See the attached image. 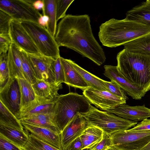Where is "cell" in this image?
I'll use <instances>...</instances> for the list:
<instances>
[{
	"label": "cell",
	"mask_w": 150,
	"mask_h": 150,
	"mask_svg": "<svg viewBox=\"0 0 150 150\" xmlns=\"http://www.w3.org/2000/svg\"><path fill=\"white\" fill-rule=\"evenodd\" d=\"M21 123L26 131L56 148L62 150L61 146V134L48 128Z\"/></svg>",
	"instance_id": "16"
},
{
	"label": "cell",
	"mask_w": 150,
	"mask_h": 150,
	"mask_svg": "<svg viewBox=\"0 0 150 150\" xmlns=\"http://www.w3.org/2000/svg\"><path fill=\"white\" fill-rule=\"evenodd\" d=\"M18 79L21 96V109L35 100L36 96L29 81L25 79Z\"/></svg>",
	"instance_id": "27"
},
{
	"label": "cell",
	"mask_w": 150,
	"mask_h": 150,
	"mask_svg": "<svg viewBox=\"0 0 150 150\" xmlns=\"http://www.w3.org/2000/svg\"><path fill=\"white\" fill-rule=\"evenodd\" d=\"M0 124L24 130L23 127L20 121L1 101Z\"/></svg>",
	"instance_id": "29"
},
{
	"label": "cell",
	"mask_w": 150,
	"mask_h": 150,
	"mask_svg": "<svg viewBox=\"0 0 150 150\" xmlns=\"http://www.w3.org/2000/svg\"><path fill=\"white\" fill-rule=\"evenodd\" d=\"M61 60L64 71V83L83 91L90 88L80 75L74 68L70 62V59L61 57Z\"/></svg>",
	"instance_id": "19"
},
{
	"label": "cell",
	"mask_w": 150,
	"mask_h": 150,
	"mask_svg": "<svg viewBox=\"0 0 150 150\" xmlns=\"http://www.w3.org/2000/svg\"><path fill=\"white\" fill-rule=\"evenodd\" d=\"M9 34L12 43L28 54H41L20 22L13 19L11 20L10 24Z\"/></svg>",
	"instance_id": "10"
},
{
	"label": "cell",
	"mask_w": 150,
	"mask_h": 150,
	"mask_svg": "<svg viewBox=\"0 0 150 150\" xmlns=\"http://www.w3.org/2000/svg\"><path fill=\"white\" fill-rule=\"evenodd\" d=\"M70 61L74 68L80 75L90 88L99 91H107L103 80L85 70L71 60L70 59Z\"/></svg>",
	"instance_id": "25"
},
{
	"label": "cell",
	"mask_w": 150,
	"mask_h": 150,
	"mask_svg": "<svg viewBox=\"0 0 150 150\" xmlns=\"http://www.w3.org/2000/svg\"><path fill=\"white\" fill-rule=\"evenodd\" d=\"M0 101L17 117L21 110V96L18 78H10L0 89Z\"/></svg>",
	"instance_id": "9"
},
{
	"label": "cell",
	"mask_w": 150,
	"mask_h": 150,
	"mask_svg": "<svg viewBox=\"0 0 150 150\" xmlns=\"http://www.w3.org/2000/svg\"><path fill=\"white\" fill-rule=\"evenodd\" d=\"M34 8L37 10H44V0H34L33 4Z\"/></svg>",
	"instance_id": "43"
},
{
	"label": "cell",
	"mask_w": 150,
	"mask_h": 150,
	"mask_svg": "<svg viewBox=\"0 0 150 150\" xmlns=\"http://www.w3.org/2000/svg\"><path fill=\"white\" fill-rule=\"evenodd\" d=\"M130 130L136 132H147L150 131V119H146L137 124Z\"/></svg>",
	"instance_id": "40"
},
{
	"label": "cell",
	"mask_w": 150,
	"mask_h": 150,
	"mask_svg": "<svg viewBox=\"0 0 150 150\" xmlns=\"http://www.w3.org/2000/svg\"><path fill=\"white\" fill-rule=\"evenodd\" d=\"M110 136L112 145L121 150H139L150 142V131L136 132L128 129Z\"/></svg>",
	"instance_id": "8"
},
{
	"label": "cell",
	"mask_w": 150,
	"mask_h": 150,
	"mask_svg": "<svg viewBox=\"0 0 150 150\" xmlns=\"http://www.w3.org/2000/svg\"><path fill=\"white\" fill-rule=\"evenodd\" d=\"M117 59L118 71L129 82L145 93L150 90V54L124 49Z\"/></svg>",
	"instance_id": "2"
},
{
	"label": "cell",
	"mask_w": 150,
	"mask_h": 150,
	"mask_svg": "<svg viewBox=\"0 0 150 150\" xmlns=\"http://www.w3.org/2000/svg\"><path fill=\"white\" fill-rule=\"evenodd\" d=\"M0 133L21 148L25 145L28 139L27 131L1 124Z\"/></svg>",
	"instance_id": "24"
},
{
	"label": "cell",
	"mask_w": 150,
	"mask_h": 150,
	"mask_svg": "<svg viewBox=\"0 0 150 150\" xmlns=\"http://www.w3.org/2000/svg\"><path fill=\"white\" fill-rule=\"evenodd\" d=\"M105 150H121L113 146H111L108 147Z\"/></svg>",
	"instance_id": "45"
},
{
	"label": "cell",
	"mask_w": 150,
	"mask_h": 150,
	"mask_svg": "<svg viewBox=\"0 0 150 150\" xmlns=\"http://www.w3.org/2000/svg\"><path fill=\"white\" fill-rule=\"evenodd\" d=\"M32 85L36 97L48 101H55L59 95L58 91L62 88V84L57 85L37 79Z\"/></svg>",
	"instance_id": "17"
},
{
	"label": "cell",
	"mask_w": 150,
	"mask_h": 150,
	"mask_svg": "<svg viewBox=\"0 0 150 150\" xmlns=\"http://www.w3.org/2000/svg\"><path fill=\"white\" fill-rule=\"evenodd\" d=\"M91 104L83 95L70 92L59 95L53 114L54 122L61 132L78 112L81 115L87 113Z\"/></svg>",
	"instance_id": "4"
},
{
	"label": "cell",
	"mask_w": 150,
	"mask_h": 150,
	"mask_svg": "<svg viewBox=\"0 0 150 150\" xmlns=\"http://www.w3.org/2000/svg\"><path fill=\"white\" fill-rule=\"evenodd\" d=\"M53 69L54 77V83L57 85H59L62 83H64V73L60 56L54 60L53 64Z\"/></svg>",
	"instance_id": "33"
},
{
	"label": "cell",
	"mask_w": 150,
	"mask_h": 150,
	"mask_svg": "<svg viewBox=\"0 0 150 150\" xmlns=\"http://www.w3.org/2000/svg\"><path fill=\"white\" fill-rule=\"evenodd\" d=\"M20 22L41 55L54 59L60 56L59 47L54 37L46 28L33 22Z\"/></svg>",
	"instance_id": "6"
},
{
	"label": "cell",
	"mask_w": 150,
	"mask_h": 150,
	"mask_svg": "<svg viewBox=\"0 0 150 150\" xmlns=\"http://www.w3.org/2000/svg\"><path fill=\"white\" fill-rule=\"evenodd\" d=\"M82 142L80 137L74 140L70 144L67 150H83Z\"/></svg>",
	"instance_id": "41"
},
{
	"label": "cell",
	"mask_w": 150,
	"mask_h": 150,
	"mask_svg": "<svg viewBox=\"0 0 150 150\" xmlns=\"http://www.w3.org/2000/svg\"><path fill=\"white\" fill-rule=\"evenodd\" d=\"M20 54L22 70L25 78L31 84H32L35 81L36 78L28 54L20 49Z\"/></svg>",
	"instance_id": "31"
},
{
	"label": "cell",
	"mask_w": 150,
	"mask_h": 150,
	"mask_svg": "<svg viewBox=\"0 0 150 150\" xmlns=\"http://www.w3.org/2000/svg\"><path fill=\"white\" fill-rule=\"evenodd\" d=\"M28 135L27 142L21 148L23 150H61L45 143L31 133H28Z\"/></svg>",
	"instance_id": "30"
},
{
	"label": "cell",
	"mask_w": 150,
	"mask_h": 150,
	"mask_svg": "<svg viewBox=\"0 0 150 150\" xmlns=\"http://www.w3.org/2000/svg\"><path fill=\"white\" fill-rule=\"evenodd\" d=\"M106 111L124 119L136 122L150 117V109L144 105L132 106L125 103L122 104Z\"/></svg>",
	"instance_id": "15"
},
{
	"label": "cell",
	"mask_w": 150,
	"mask_h": 150,
	"mask_svg": "<svg viewBox=\"0 0 150 150\" xmlns=\"http://www.w3.org/2000/svg\"><path fill=\"white\" fill-rule=\"evenodd\" d=\"M83 95L91 103L101 110L107 111L117 105L126 103V100L105 91L88 88L83 91Z\"/></svg>",
	"instance_id": "11"
},
{
	"label": "cell",
	"mask_w": 150,
	"mask_h": 150,
	"mask_svg": "<svg viewBox=\"0 0 150 150\" xmlns=\"http://www.w3.org/2000/svg\"><path fill=\"white\" fill-rule=\"evenodd\" d=\"M90 125L98 127L109 135L134 127L137 122L126 120L107 111H100L91 105L89 111L82 115Z\"/></svg>",
	"instance_id": "5"
},
{
	"label": "cell",
	"mask_w": 150,
	"mask_h": 150,
	"mask_svg": "<svg viewBox=\"0 0 150 150\" xmlns=\"http://www.w3.org/2000/svg\"><path fill=\"white\" fill-rule=\"evenodd\" d=\"M150 34V27L125 18H112L99 27L98 37L102 45L109 47L124 45L139 37Z\"/></svg>",
	"instance_id": "3"
},
{
	"label": "cell",
	"mask_w": 150,
	"mask_h": 150,
	"mask_svg": "<svg viewBox=\"0 0 150 150\" xmlns=\"http://www.w3.org/2000/svg\"><path fill=\"white\" fill-rule=\"evenodd\" d=\"M55 101H47L36 97L35 100L21 109L17 118L19 120L33 115L53 113Z\"/></svg>",
	"instance_id": "18"
},
{
	"label": "cell",
	"mask_w": 150,
	"mask_h": 150,
	"mask_svg": "<svg viewBox=\"0 0 150 150\" xmlns=\"http://www.w3.org/2000/svg\"><path fill=\"white\" fill-rule=\"evenodd\" d=\"M112 141L110 135L104 132L101 140L92 149L95 150H105L108 147L112 146Z\"/></svg>",
	"instance_id": "39"
},
{
	"label": "cell",
	"mask_w": 150,
	"mask_h": 150,
	"mask_svg": "<svg viewBox=\"0 0 150 150\" xmlns=\"http://www.w3.org/2000/svg\"><path fill=\"white\" fill-rule=\"evenodd\" d=\"M74 0H56V13L57 21L62 19L66 15V12Z\"/></svg>",
	"instance_id": "35"
},
{
	"label": "cell",
	"mask_w": 150,
	"mask_h": 150,
	"mask_svg": "<svg viewBox=\"0 0 150 150\" xmlns=\"http://www.w3.org/2000/svg\"><path fill=\"white\" fill-rule=\"evenodd\" d=\"M19 121L21 122L48 128L60 134L62 132L54 122L53 113L33 115Z\"/></svg>",
	"instance_id": "20"
},
{
	"label": "cell",
	"mask_w": 150,
	"mask_h": 150,
	"mask_svg": "<svg viewBox=\"0 0 150 150\" xmlns=\"http://www.w3.org/2000/svg\"><path fill=\"white\" fill-rule=\"evenodd\" d=\"M0 150H23L16 144L0 133Z\"/></svg>",
	"instance_id": "37"
},
{
	"label": "cell",
	"mask_w": 150,
	"mask_h": 150,
	"mask_svg": "<svg viewBox=\"0 0 150 150\" xmlns=\"http://www.w3.org/2000/svg\"><path fill=\"white\" fill-rule=\"evenodd\" d=\"M7 53L0 54V89L5 86L10 78L8 64Z\"/></svg>",
	"instance_id": "32"
},
{
	"label": "cell",
	"mask_w": 150,
	"mask_h": 150,
	"mask_svg": "<svg viewBox=\"0 0 150 150\" xmlns=\"http://www.w3.org/2000/svg\"><path fill=\"white\" fill-rule=\"evenodd\" d=\"M125 18L150 27V0L142 2L128 11Z\"/></svg>",
	"instance_id": "22"
},
{
	"label": "cell",
	"mask_w": 150,
	"mask_h": 150,
	"mask_svg": "<svg viewBox=\"0 0 150 150\" xmlns=\"http://www.w3.org/2000/svg\"><path fill=\"white\" fill-rule=\"evenodd\" d=\"M104 132L100 128L92 125L86 128L79 137L82 149H92L102 139Z\"/></svg>",
	"instance_id": "23"
},
{
	"label": "cell",
	"mask_w": 150,
	"mask_h": 150,
	"mask_svg": "<svg viewBox=\"0 0 150 150\" xmlns=\"http://www.w3.org/2000/svg\"><path fill=\"white\" fill-rule=\"evenodd\" d=\"M103 74L119 86L128 95L135 100H140L146 93L131 84L118 71L117 66L105 65Z\"/></svg>",
	"instance_id": "14"
},
{
	"label": "cell",
	"mask_w": 150,
	"mask_h": 150,
	"mask_svg": "<svg viewBox=\"0 0 150 150\" xmlns=\"http://www.w3.org/2000/svg\"><path fill=\"white\" fill-rule=\"evenodd\" d=\"M103 81L108 92L126 100L128 99L125 91L115 82L112 81L110 82L104 80Z\"/></svg>",
	"instance_id": "34"
},
{
	"label": "cell",
	"mask_w": 150,
	"mask_h": 150,
	"mask_svg": "<svg viewBox=\"0 0 150 150\" xmlns=\"http://www.w3.org/2000/svg\"><path fill=\"white\" fill-rule=\"evenodd\" d=\"M34 0H0V10L9 14L13 19L38 23L42 14L33 7Z\"/></svg>",
	"instance_id": "7"
},
{
	"label": "cell",
	"mask_w": 150,
	"mask_h": 150,
	"mask_svg": "<svg viewBox=\"0 0 150 150\" xmlns=\"http://www.w3.org/2000/svg\"><path fill=\"white\" fill-rule=\"evenodd\" d=\"M127 50L150 54V34L139 37L125 44Z\"/></svg>",
	"instance_id": "28"
},
{
	"label": "cell",
	"mask_w": 150,
	"mask_h": 150,
	"mask_svg": "<svg viewBox=\"0 0 150 150\" xmlns=\"http://www.w3.org/2000/svg\"><path fill=\"white\" fill-rule=\"evenodd\" d=\"M87 150H95L93 149H88Z\"/></svg>",
	"instance_id": "46"
},
{
	"label": "cell",
	"mask_w": 150,
	"mask_h": 150,
	"mask_svg": "<svg viewBox=\"0 0 150 150\" xmlns=\"http://www.w3.org/2000/svg\"><path fill=\"white\" fill-rule=\"evenodd\" d=\"M44 8L42 11L43 15L47 16L49 18V22L47 29L54 37L57 28L56 19V0H44Z\"/></svg>",
	"instance_id": "26"
},
{
	"label": "cell",
	"mask_w": 150,
	"mask_h": 150,
	"mask_svg": "<svg viewBox=\"0 0 150 150\" xmlns=\"http://www.w3.org/2000/svg\"><path fill=\"white\" fill-rule=\"evenodd\" d=\"M139 150H150V142L145 146Z\"/></svg>",
	"instance_id": "44"
},
{
	"label": "cell",
	"mask_w": 150,
	"mask_h": 150,
	"mask_svg": "<svg viewBox=\"0 0 150 150\" xmlns=\"http://www.w3.org/2000/svg\"><path fill=\"white\" fill-rule=\"evenodd\" d=\"M12 19L9 14L0 10V34H9L10 23Z\"/></svg>",
	"instance_id": "36"
},
{
	"label": "cell",
	"mask_w": 150,
	"mask_h": 150,
	"mask_svg": "<svg viewBox=\"0 0 150 150\" xmlns=\"http://www.w3.org/2000/svg\"><path fill=\"white\" fill-rule=\"evenodd\" d=\"M28 54L36 78L54 83L53 64L55 59L41 54Z\"/></svg>",
	"instance_id": "13"
},
{
	"label": "cell",
	"mask_w": 150,
	"mask_h": 150,
	"mask_svg": "<svg viewBox=\"0 0 150 150\" xmlns=\"http://www.w3.org/2000/svg\"><path fill=\"white\" fill-rule=\"evenodd\" d=\"M49 21V18L47 16L42 15L39 18L38 23L41 26L47 28L48 25Z\"/></svg>",
	"instance_id": "42"
},
{
	"label": "cell",
	"mask_w": 150,
	"mask_h": 150,
	"mask_svg": "<svg viewBox=\"0 0 150 150\" xmlns=\"http://www.w3.org/2000/svg\"><path fill=\"white\" fill-rule=\"evenodd\" d=\"M12 43L9 34H0V54L7 53Z\"/></svg>",
	"instance_id": "38"
},
{
	"label": "cell",
	"mask_w": 150,
	"mask_h": 150,
	"mask_svg": "<svg viewBox=\"0 0 150 150\" xmlns=\"http://www.w3.org/2000/svg\"><path fill=\"white\" fill-rule=\"evenodd\" d=\"M90 125L84 116L78 112L65 127L61 133L62 150H67L71 143L79 137Z\"/></svg>",
	"instance_id": "12"
},
{
	"label": "cell",
	"mask_w": 150,
	"mask_h": 150,
	"mask_svg": "<svg viewBox=\"0 0 150 150\" xmlns=\"http://www.w3.org/2000/svg\"><path fill=\"white\" fill-rule=\"evenodd\" d=\"M90 22L87 14L67 15L57 25L54 38L59 47L72 50L100 66L106 57L93 36Z\"/></svg>",
	"instance_id": "1"
},
{
	"label": "cell",
	"mask_w": 150,
	"mask_h": 150,
	"mask_svg": "<svg viewBox=\"0 0 150 150\" xmlns=\"http://www.w3.org/2000/svg\"><path fill=\"white\" fill-rule=\"evenodd\" d=\"M88 149H84V150H87Z\"/></svg>",
	"instance_id": "47"
},
{
	"label": "cell",
	"mask_w": 150,
	"mask_h": 150,
	"mask_svg": "<svg viewBox=\"0 0 150 150\" xmlns=\"http://www.w3.org/2000/svg\"><path fill=\"white\" fill-rule=\"evenodd\" d=\"M7 56L10 78L25 79L22 69L20 49L12 43L8 51Z\"/></svg>",
	"instance_id": "21"
}]
</instances>
